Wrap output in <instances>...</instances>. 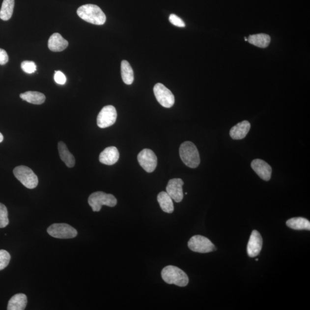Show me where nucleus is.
Returning <instances> with one entry per match:
<instances>
[{"instance_id": "nucleus-10", "label": "nucleus", "mask_w": 310, "mask_h": 310, "mask_svg": "<svg viewBox=\"0 0 310 310\" xmlns=\"http://www.w3.org/2000/svg\"><path fill=\"white\" fill-rule=\"evenodd\" d=\"M138 160L140 165L146 172L155 171L158 165V159L155 153L149 149H144L139 153Z\"/></svg>"}, {"instance_id": "nucleus-6", "label": "nucleus", "mask_w": 310, "mask_h": 310, "mask_svg": "<svg viewBox=\"0 0 310 310\" xmlns=\"http://www.w3.org/2000/svg\"><path fill=\"white\" fill-rule=\"evenodd\" d=\"M190 250L200 254L209 253L216 250V247L208 238L196 235L190 238L188 242Z\"/></svg>"}, {"instance_id": "nucleus-9", "label": "nucleus", "mask_w": 310, "mask_h": 310, "mask_svg": "<svg viewBox=\"0 0 310 310\" xmlns=\"http://www.w3.org/2000/svg\"><path fill=\"white\" fill-rule=\"evenodd\" d=\"M117 113L115 108L112 105H108L102 109L99 113L97 122L100 128H106L113 125L116 121Z\"/></svg>"}, {"instance_id": "nucleus-33", "label": "nucleus", "mask_w": 310, "mask_h": 310, "mask_svg": "<svg viewBox=\"0 0 310 310\" xmlns=\"http://www.w3.org/2000/svg\"><path fill=\"white\" fill-rule=\"evenodd\" d=\"M255 260L258 261V258H256V259H255Z\"/></svg>"}, {"instance_id": "nucleus-25", "label": "nucleus", "mask_w": 310, "mask_h": 310, "mask_svg": "<svg viewBox=\"0 0 310 310\" xmlns=\"http://www.w3.org/2000/svg\"><path fill=\"white\" fill-rule=\"evenodd\" d=\"M9 224L8 210L4 204L0 203V228H4Z\"/></svg>"}, {"instance_id": "nucleus-30", "label": "nucleus", "mask_w": 310, "mask_h": 310, "mask_svg": "<svg viewBox=\"0 0 310 310\" xmlns=\"http://www.w3.org/2000/svg\"><path fill=\"white\" fill-rule=\"evenodd\" d=\"M9 60L7 53L4 49H0V64L5 65Z\"/></svg>"}, {"instance_id": "nucleus-3", "label": "nucleus", "mask_w": 310, "mask_h": 310, "mask_svg": "<svg viewBox=\"0 0 310 310\" xmlns=\"http://www.w3.org/2000/svg\"><path fill=\"white\" fill-rule=\"evenodd\" d=\"M179 155L182 162L190 168L196 169L200 164L199 152L192 142H183L180 146Z\"/></svg>"}, {"instance_id": "nucleus-11", "label": "nucleus", "mask_w": 310, "mask_h": 310, "mask_svg": "<svg viewBox=\"0 0 310 310\" xmlns=\"http://www.w3.org/2000/svg\"><path fill=\"white\" fill-rule=\"evenodd\" d=\"M183 185L181 179L175 178L169 180L166 187V192L177 203L181 202L183 199Z\"/></svg>"}, {"instance_id": "nucleus-24", "label": "nucleus", "mask_w": 310, "mask_h": 310, "mask_svg": "<svg viewBox=\"0 0 310 310\" xmlns=\"http://www.w3.org/2000/svg\"><path fill=\"white\" fill-rule=\"evenodd\" d=\"M14 6L15 0H4L0 10V19L4 21H8L11 19Z\"/></svg>"}, {"instance_id": "nucleus-17", "label": "nucleus", "mask_w": 310, "mask_h": 310, "mask_svg": "<svg viewBox=\"0 0 310 310\" xmlns=\"http://www.w3.org/2000/svg\"><path fill=\"white\" fill-rule=\"evenodd\" d=\"M27 304V298L25 294H16L9 300L7 310H23L26 309Z\"/></svg>"}, {"instance_id": "nucleus-7", "label": "nucleus", "mask_w": 310, "mask_h": 310, "mask_svg": "<svg viewBox=\"0 0 310 310\" xmlns=\"http://www.w3.org/2000/svg\"><path fill=\"white\" fill-rule=\"evenodd\" d=\"M47 232L51 236L60 239L73 238L77 236L76 229L66 224H54L47 229Z\"/></svg>"}, {"instance_id": "nucleus-26", "label": "nucleus", "mask_w": 310, "mask_h": 310, "mask_svg": "<svg viewBox=\"0 0 310 310\" xmlns=\"http://www.w3.org/2000/svg\"><path fill=\"white\" fill-rule=\"evenodd\" d=\"M10 260H11V255L5 250H0V271L4 270L8 266Z\"/></svg>"}, {"instance_id": "nucleus-28", "label": "nucleus", "mask_w": 310, "mask_h": 310, "mask_svg": "<svg viewBox=\"0 0 310 310\" xmlns=\"http://www.w3.org/2000/svg\"><path fill=\"white\" fill-rule=\"evenodd\" d=\"M169 21L173 25L176 27H185L186 26L185 23H184L183 20L175 14L170 15L169 16Z\"/></svg>"}, {"instance_id": "nucleus-1", "label": "nucleus", "mask_w": 310, "mask_h": 310, "mask_svg": "<svg viewBox=\"0 0 310 310\" xmlns=\"http://www.w3.org/2000/svg\"><path fill=\"white\" fill-rule=\"evenodd\" d=\"M77 15L85 22L94 25L101 26L106 22V15L96 5L86 4L77 9Z\"/></svg>"}, {"instance_id": "nucleus-29", "label": "nucleus", "mask_w": 310, "mask_h": 310, "mask_svg": "<svg viewBox=\"0 0 310 310\" xmlns=\"http://www.w3.org/2000/svg\"><path fill=\"white\" fill-rule=\"evenodd\" d=\"M54 80L56 82V83L59 85H64L66 83V77L60 71H56L55 74H54Z\"/></svg>"}, {"instance_id": "nucleus-16", "label": "nucleus", "mask_w": 310, "mask_h": 310, "mask_svg": "<svg viewBox=\"0 0 310 310\" xmlns=\"http://www.w3.org/2000/svg\"><path fill=\"white\" fill-rule=\"evenodd\" d=\"M251 129V124L248 121L239 122L230 129V136L234 140H241L246 137Z\"/></svg>"}, {"instance_id": "nucleus-5", "label": "nucleus", "mask_w": 310, "mask_h": 310, "mask_svg": "<svg viewBox=\"0 0 310 310\" xmlns=\"http://www.w3.org/2000/svg\"><path fill=\"white\" fill-rule=\"evenodd\" d=\"M13 173L20 182L27 188L33 189L38 185V178L28 167L20 166L13 169Z\"/></svg>"}, {"instance_id": "nucleus-8", "label": "nucleus", "mask_w": 310, "mask_h": 310, "mask_svg": "<svg viewBox=\"0 0 310 310\" xmlns=\"http://www.w3.org/2000/svg\"><path fill=\"white\" fill-rule=\"evenodd\" d=\"M153 92L156 100L162 107L169 108L174 105V95L164 85L160 83L156 84L153 87Z\"/></svg>"}, {"instance_id": "nucleus-21", "label": "nucleus", "mask_w": 310, "mask_h": 310, "mask_svg": "<svg viewBox=\"0 0 310 310\" xmlns=\"http://www.w3.org/2000/svg\"><path fill=\"white\" fill-rule=\"evenodd\" d=\"M286 224H287L288 227L294 230H310V221L305 219V218H292V219L288 220Z\"/></svg>"}, {"instance_id": "nucleus-19", "label": "nucleus", "mask_w": 310, "mask_h": 310, "mask_svg": "<svg viewBox=\"0 0 310 310\" xmlns=\"http://www.w3.org/2000/svg\"><path fill=\"white\" fill-rule=\"evenodd\" d=\"M157 199L161 209L167 213H172L174 210L173 200L168 193L162 192L158 194Z\"/></svg>"}, {"instance_id": "nucleus-15", "label": "nucleus", "mask_w": 310, "mask_h": 310, "mask_svg": "<svg viewBox=\"0 0 310 310\" xmlns=\"http://www.w3.org/2000/svg\"><path fill=\"white\" fill-rule=\"evenodd\" d=\"M69 46V42L58 33L53 34L48 42L49 49L53 52H61Z\"/></svg>"}, {"instance_id": "nucleus-14", "label": "nucleus", "mask_w": 310, "mask_h": 310, "mask_svg": "<svg viewBox=\"0 0 310 310\" xmlns=\"http://www.w3.org/2000/svg\"><path fill=\"white\" fill-rule=\"evenodd\" d=\"M120 158V153L115 146H110L100 153L99 161L102 164L112 166L116 163Z\"/></svg>"}, {"instance_id": "nucleus-20", "label": "nucleus", "mask_w": 310, "mask_h": 310, "mask_svg": "<svg viewBox=\"0 0 310 310\" xmlns=\"http://www.w3.org/2000/svg\"><path fill=\"white\" fill-rule=\"evenodd\" d=\"M20 97L24 101L35 105L42 104L46 100L45 95L38 91H27L20 94Z\"/></svg>"}, {"instance_id": "nucleus-18", "label": "nucleus", "mask_w": 310, "mask_h": 310, "mask_svg": "<svg viewBox=\"0 0 310 310\" xmlns=\"http://www.w3.org/2000/svg\"><path fill=\"white\" fill-rule=\"evenodd\" d=\"M58 150L61 160L65 163L68 168H73L76 164V160L63 141L59 142Z\"/></svg>"}, {"instance_id": "nucleus-22", "label": "nucleus", "mask_w": 310, "mask_h": 310, "mask_svg": "<svg viewBox=\"0 0 310 310\" xmlns=\"http://www.w3.org/2000/svg\"><path fill=\"white\" fill-rule=\"evenodd\" d=\"M248 42L258 47L266 48L271 42V37L267 34L260 33L249 36Z\"/></svg>"}, {"instance_id": "nucleus-31", "label": "nucleus", "mask_w": 310, "mask_h": 310, "mask_svg": "<svg viewBox=\"0 0 310 310\" xmlns=\"http://www.w3.org/2000/svg\"><path fill=\"white\" fill-rule=\"evenodd\" d=\"M3 140H4V136H3L1 133L0 132V143L2 142Z\"/></svg>"}, {"instance_id": "nucleus-2", "label": "nucleus", "mask_w": 310, "mask_h": 310, "mask_svg": "<svg viewBox=\"0 0 310 310\" xmlns=\"http://www.w3.org/2000/svg\"><path fill=\"white\" fill-rule=\"evenodd\" d=\"M162 277L167 283L175 284L179 287H186L189 284L188 276L181 269L178 267L168 265L163 269Z\"/></svg>"}, {"instance_id": "nucleus-27", "label": "nucleus", "mask_w": 310, "mask_h": 310, "mask_svg": "<svg viewBox=\"0 0 310 310\" xmlns=\"http://www.w3.org/2000/svg\"><path fill=\"white\" fill-rule=\"evenodd\" d=\"M21 68L27 74H32L36 71V64L32 61H23L21 64Z\"/></svg>"}, {"instance_id": "nucleus-12", "label": "nucleus", "mask_w": 310, "mask_h": 310, "mask_svg": "<svg viewBox=\"0 0 310 310\" xmlns=\"http://www.w3.org/2000/svg\"><path fill=\"white\" fill-rule=\"evenodd\" d=\"M263 238L257 230L252 231L247 246L249 256L254 257L260 254L263 247Z\"/></svg>"}, {"instance_id": "nucleus-32", "label": "nucleus", "mask_w": 310, "mask_h": 310, "mask_svg": "<svg viewBox=\"0 0 310 310\" xmlns=\"http://www.w3.org/2000/svg\"><path fill=\"white\" fill-rule=\"evenodd\" d=\"M245 41H248V39H247V37H245Z\"/></svg>"}, {"instance_id": "nucleus-4", "label": "nucleus", "mask_w": 310, "mask_h": 310, "mask_svg": "<svg viewBox=\"0 0 310 310\" xmlns=\"http://www.w3.org/2000/svg\"><path fill=\"white\" fill-rule=\"evenodd\" d=\"M88 203L93 212H100L103 205L114 207L117 204V200L112 194L97 192L91 194L88 197Z\"/></svg>"}, {"instance_id": "nucleus-23", "label": "nucleus", "mask_w": 310, "mask_h": 310, "mask_svg": "<svg viewBox=\"0 0 310 310\" xmlns=\"http://www.w3.org/2000/svg\"><path fill=\"white\" fill-rule=\"evenodd\" d=\"M121 71L122 79L124 83L128 85L132 84L134 81V71L128 61H122Z\"/></svg>"}, {"instance_id": "nucleus-13", "label": "nucleus", "mask_w": 310, "mask_h": 310, "mask_svg": "<svg viewBox=\"0 0 310 310\" xmlns=\"http://www.w3.org/2000/svg\"><path fill=\"white\" fill-rule=\"evenodd\" d=\"M251 167L261 179L265 181L270 180L272 168L267 162L261 159H254L251 163Z\"/></svg>"}]
</instances>
